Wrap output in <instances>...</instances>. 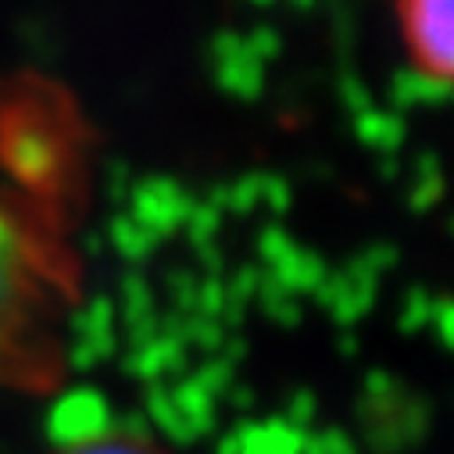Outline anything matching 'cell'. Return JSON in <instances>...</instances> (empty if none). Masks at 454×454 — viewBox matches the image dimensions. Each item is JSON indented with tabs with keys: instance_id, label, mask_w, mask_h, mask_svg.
Segmentation results:
<instances>
[{
	"instance_id": "1",
	"label": "cell",
	"mask_w": 454,
	"mask_h": 454,
	"mask_svg": "<svg viewBox=\"0 0 454 454\" xmlns=\"http://www.w3.org/2000/svg\"><path fill=\"white\" fill-rule=\"evenodd\" d=\"M65 290L68 258L54 215L26 186L0 183V383L40 380Z\"/></svg>"
},
{
	"instance_id": "2",
	"label": "cell",
	"mask_w": 454,
	"mask_h": 454,
	"mask_svg": "<svg viewBox=\"0 0 454 454\" xmlns=\"http://www.w3.org/2000/svg\"><path fill=\"white\" fill-rule=\"evenodd\" d=\"M394 19L411 68L454 86V0H394Z\"/></svg>"
},
{
	"instance_id": "3",
	"label": "cell",
	"mask_w": 454,
	"mask_h": 454,
	"mask_svg": "<svg viewBox=\"0 0 454 454\" xmlns=\"http://www.w3.org/2000/svg\"><path fill=\"white\" fill-rule=\"evenodd\" d=\"M65 454H161L154 443L147 440H133V436H104V440H86L68 447Z\"/></svg>"
}]
</instances>
